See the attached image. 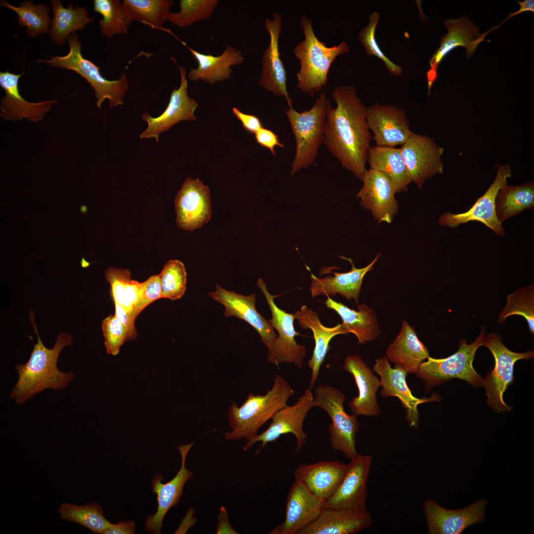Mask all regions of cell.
Returning <instances> with one entry per match:
<instances>
[{"instance_id": "6da1fadb", "label": "cell", "mask_w": 534, "mask_h": 534, "mask_svg": "<svg viewBox=\"0 0 534 534\" xmlns=\"http://www.w3.org/2000/svg\"><path fill=\"white\" fill-rule=\"evenodd\" d=\"M332 96L337 106L328 107L323 143L343 168L362 180L372 138L366 121V107L353 85L337 87Z\"/></svg>"}, {"instance_id": "7a4b0ae2", "label": "cell", "mask_w": 534, "mask_h": 534, "mask_svg": "<svg viewBox=\"0 0 534 534\" xmlns=\"http://www.w3.org/2000/svg\"><path fill=\"white\" fill-rule=\"evenodd\" d=\"M30 317L38 342L27 362L18 363L15 367L18 379L9 396L18 404L24 403L46 389L63 390L74 378L73 372H62L57 367L62 350L73 344L72 335L64 332L59 333L54 347L48 349L40 338L31 311Z\"/></svg>"}, {"instance_id": "3957f363", "label": "cell", "mask_w": 534, "mask_h": 534, "mask_svg": "<svg viewBox=\"0 0 534 534\" xmlns=\"http://www.w3.org/2000/svg\"><path fill=\"white\" fill-rule=\"evenodd\" d=\"M295 392L289 382L277 375L273 385L264 395L250 394L244 403L238 406L235 402L230 405L227 417L231 430L224 435L226 440H250L259 429L274 414L287 404Z\"/></svg>"}, {"instance_id": "277c9868", "label": "cell", "mask_w": 534, "mask_h": 534, "mask_svg": "<svg viewBox=\"0 0 534 534\" xmlns=\"http://www.w3.org/2000/svg\"><path fill=\"white\" fill-rule=\"evenodd\" d=\"M300 25L305 38L293 50L300 65L296 75L297 87L313 97L327 85V76L333 61L337 56L349 52L350 48L344 41L337 45L327 46L315 36L312 21L305 15L301 17Z\"/></svg>"}, {"instance_id": "5b68a950", "label": "cell", "mask_w": 534, "mask_h": 534, "mask_svg": "<svg viewBox=\"0 0 534 534\" xmlns=\"http://www.w3.org/2000/svg\"><path fill=\"white\" fill-rule=\"evenodd\" d=\"M68 53L64 56H50V59H39L37 63L72 71L85 79L94 90L96 105L99 108L107 99L110 107L122 105L124 97L129 89V85L125 72L119 79L109 80L103 77L100 68L91 61L84 57L82 53V43L78 34L74 32L69 37Z\"/></svg>"}, {"instance_id": "8992f818", "label": "cell", "mask_w": 534, "mask_h": 534, "mask_svg": "<svg viewBox=\"0 0 534 534\" xmlns=\"http://www.w3.org/2000/svg\"><path fill=\"white\" fill-rule=\"evenodd\" d=\"M330 104L326 95L321 93L309 110L299 112L293 107L285 110L296 141L291 175L302 169H307L316 158L318 149L323 142L324 126Z\"/></svg>"}, {"instance_id": "52a82bcc", "label": "cell", "mask_w": 534, "mask_h": 534, "mask_svg": "<svg viewBox=\"0 0 534 534\" xmlns=\"http://www.w3.org/2000/svg\"><path fill=\"white\" fill-rule=\"evenodd\" d=\"M485 338V328H482L473 342L468 344L465 340L460 341L458 350L453 355L444 358L429 356L421 363L416 374L424 382L426 392L453 378L465 380L475 387L482 386L483 379L474 368L473 362Z\"/></svg>"}, {"instance_id": "ba28073f", "label": "cell", "mask_w": 534, "mask_h": 534, "mask_svg": "<svg viewBox=\"0 0 534 534\" xmlns=\"http://www.w3.org/2000/svg\"><path fill=\"white\" fill-rule=\"evenodd\" d=\"M345 395L331 385H320L314 390V406L325 411L331 420L328 431L332 448L351 460L358 454L356 437L359 425L356 416L345 411Z\"/></svg>"}, {"instance_id": "9c48e42d", "label": "cell", "mask_w": 534, "mask_h": 534, "mask_svg": "<svg viewBox=\"0 0 534 534\" xmlns=\"http://www.w3.org/2000/svg\"><path fill=\"white\" fill-rule=\"evenodd\" d=\"M502 337L498 334L489 333L485 338L484 345L492 354L495 365L485 379L483 386L488 398V404L495 411L506 412L511 409L503 400V394L513 382L514 366L521 359L534 357L533 351L516 353L510 351L502 342Z\"/></svg>"}, {"instance_id": "30bf717a", "label": "cell", "mask_w": 534, "mask_h": 534, "mask_svg": "<svg viewBox=\"0 0 534 534\" xmlns=\"http://www.w3.org/2000/svg\"><path fill=\"white\" fill-rule=\"evenodd\" d=\"M257 285L264 294L271 312L269 319L272 327L278 332V336L271 347L267 349L269 362L278 366L282 363H293L298 368L302 367L306 356V347L298 344L295 336L299 333L295 330L293 313H289L279 308L272 295L267 290L266 283L260 278Z\"/></svg>"}, {"instance_id": "8fae6325", "label": "cell", "mask_w": 534, "mask_h": 534, "mask_svg": "<svg viewBox=\"0 0 534 534\" xmlns=\"http://www.w3.org/2000/svg\"><path fill=\"white\" fill-rule=\"evenodd\" d=\"M314 407L312 389L309 388L300 397L293 405H286L278 410L272 417L268 427L260 434L248 440L243 447L246 451L257 442L262 444L257 453L268 443L274 442L281 435L288 433L295 437L297 445L295 452L299 451L306 443L307 435L303 430V423L309 410Z\"/></svg>"}, {"instance_id": "7c38bea8", "label": "cell", "mask_w": 534, "mask_h": 534, "mask_svg": "<svg viewBox=\"0 0 534 534\" xmlns=\"http://www.w3.org/2000/svg\"><path fill=\"white\" fill-rule=\"evenodd\" d=\"M171 59L178 68L180 83L179 87L172 91L169 103L164 111L159 116L152 117L148 112L142 115V120L147 123V127L140 134V139L154 138L159 141L160 135L170 130L180 121L196 119L194 113L198 105L188 95L186 70L180 66L174 57Z\"/></svg>"}, {"instance_id": "4fadbf2b", "label": "cell", "mask_w": 534, "mask_h": 534, "mask_svg": "<svg viewBox=\"0 0 534 534\" xmlns=\"http://www.w3.org/2000/svg\"><path fill=\"white\" fill-rule=\"evenodd\" d=\"M496 176L486 192L466 212L459 214L445 213L442 214L439 222L442 226L454 228L470 222H479L491 229L496 234L503 236L505 231L502 223L497 219L495 212V199L499 190L507 184V179L511 177V170L509 165L497 164Z\"/></svg>"}, {"instance_id": "5bb4252c", "label": "cell", "mask_w": 534, "mask_h": 534, "mask_svg": "<svg viewBox=\"0 0 534 534\" xmlns=\"http://www.w3.org/2000/svg\"><path fill=\"white\" fill-rule=\"evenodd\" d=\"M400 149L410 180L419 188L427 179L443 174L444 149L429 137L412 133Z\"/></svg>"}, {"instance_id": "9a60e30c", "label": "cell", "mask_w": 534, "mask_h": 534, "mask_svg": "<svg viewBox=\"0 0 534 534\" xmlns=\"http://www.w3.org/2000/svg\"><path fill=\"white\" fill-rule=\"evenodd\" d=\"M443 23L448 33L441 38L440 47L429 59L430 69L427 73L428 93L437 79L438 65L448 53L457 47L463 46L466 49V57H471L478 45L485 41L486 36L498 27H495L486 33L480 34L478 27L465 15L457 19H447Z\"/></svg>"}, {"instance_id": "2e32d148", "label": "cell", "mask_w": 534, "mask_h": 534, "mask_svg": "<svg viewBox=\"0 0 534 534\" xmlns=\"http://www.w3.org/2000/svg\"><path fill=\"white\" fill-rule=\"evenodd\" d=\"M372 460L371 455L359 454L351 459L338 488L325 501L324 508L366 509L367 483Z\"/></svg>"}, {"instance_id": "e0dca14e", "label": "cell", "mask_w": 534, "mask_h": 534, "mask_svg": "<svg viewBox=\"0 0 534 534\" xmlns=\"http://www.w3.org/2000/svg\"><path fill=\"white\" fill-rule=\"evenodd\" d=\"M486 500H479L467 507L450 510L440 506L433 499L423 506L429 534H460L470 525L485 520Z\"/></svg>"}, {"instance_id": "ac0fdd59", "label": "cell", "mask_w": 534, "mask_h": 534, "mask_svg": "<svg viewBox=\"0 0 534 534\" xmlns=\"http://www.w3.org/2000/svg\"><path fill=\"white\" fill-rule=\"evenodd\" d=\"M325 501L296 480L289 490L284 522L270 534H298L313 522L324 508Z\"/></svg>"}, {"instance_id": "d6986e66", "label": "cell", "mask_w": 534, "mask_h": 534, "mask_svg": "<svg viewBox=\"0 0 534 534\" xmlns=\"http://www.w3.org/2000/svg\"><path fill=\"white\" fill-rule=\"evenodd\" d=\"M178 226L192 231L210 219L211 195L207 186L199 178H187L177 193L175 202Z\"/></svg>"}, {"instance_id": "ffe728a7", "label": "cell", "mask_w": 534, "mask_h": 534, "mask_svg": "<svg viewBox=\"0 0 534 534\" xmlns=\"http://www.w3.org/2000/svg\"><path fill=\"white\" fill-rule=\"evenodd\" d=\"M366 121L376 146L403 145L413 133L404 110L395 105L376 103L366 107Z\"/></svg>"}, {"instance_id": "44dd1931", "label": "cell", "mask_w": 534, "mask_h": 534, "mask_svg": "<svg viewBox=\"0 0 534 534\" xmlns=\"http://www.w3.org/2000/svg\"><path fill=\"white\" fill-rule=\"evenodd\" d=\"M363 186L356 194L360 205L370 210L378 223H391L399 209L395 189L387 176L379 171L366 170L362 180Z\"/></svg>"}, {"instance_id": "7402d4cb", "label": "cell", "mask_w": 534, "mask_h": 534, "mask_svg": "<svg viewBox=\"0 0 534 534\" xmlns=\"http://www.w3.org/2000/svg\"><path fill=\"white\" fill-rule=\"evenodd\" d=\"M179 445L178 448L181 457V467L175 477L167 483L163 484V476L159 474L152 481V490L157 495V510L155 513L147 517L145 531L155 534L161 533L163 519L170 508L177 505L183 494L185 483L192 478V472L185 467L187 455L194 444Z\"/></svg>"}, {"instance_id": "603a6c76", "label": "cell", "mask_w": 534, "mask_h": 534, "mask_svg": "<svg viewBox=\"0 0 534 534\" xmlns=\"http://www.w3.org/2000/svg\"><path fill=\"white\" fill-rule=\"evenodd\" d=\"M208 295L224 307L225 317H236L245 321L255 329L267 349L271 347L277 335L269 320L257 311L255 293L243 295L227 290L217 283L216 290L209 292Z\"/></svg>"}, {"instance_id": "cb8c5ba5", "label": "cell", "mask_w": 534, "mask_h": 534, "mask_svg": "<svg viewBox=\"0 0 534 534\" xmlns=\"http://www.w3.org/2000/svg\"><path fill=\"white\" fill-rule=\"evenodd\" d=\"M282 22L281 16L278 13H273L272 19L265 20V27L269 35L270 41L263 53L259 84L274 95L284 97L289 107H291L292 100L287 89L286 72L279 50Z\"/></svg>"}, {"instance_id": "d4e9b609", "label": "cell", "mask_w": 534, "mask_h": 534, "mask_svg": "<svg viewBox=\"0 0 534 534\" xmlns=\"http://www.w3.org/2000/svg\"><path fill=\"white\" fill-rule=\"evenodd\" d=\"M373 370L380 377L382 396L396 397L399 399L406 410V418L410 428H416L418 426L417 407L419 404L440 399L437 394H434L429 398L420 399L414 397L406 382L407 373L398 367L392 368L386 356L375 360Z\"/></svg>"}, {"instance_id": "484cf974", "label": "cell", "mask_w": 534, "mask_h": 534, "mask_svg": "<svg viewBox=\"0 0 534 534\" xmlns=\"http://www.w3.org/2000/svg\"><path fill=\"white\" fill-rule=\"evenodd\" d=\"M23 72L15 74L6 70L0 72V86L4 90L5 95L1 98L0 116L5 120L16 121L26 118L37 122L44 118L58 100H47L38 102H31L25 100L21 95L19 80Z\"/></svg>"}, {"instance_id": "4316f807", "label": "cell", "mask_w": 534, "mask_h": 534, "mask_svg": "<svg viewBox=\"0 0 534 534\" xmlns=\"http://www.w3.org/2000/svg\"><path fill=\"white\" fill-rule=\"evenodd\" d=\"M373 521L366 509L324 508L319 516L298 534H354L370 527Z\"/></svg>"}, {"instance_id": "83f0119b", "label": "cell", "mask_w": 534, "mask_h": 534, "mask_svg": "<svg viewBox=\"0 0 534 534\" xmlns=\"http://www.w3.org/2000/svg\"><path fill=\"white\" fill-rule=\"evenodd\" d=\"M343 367L353 375L358 390V396L348 402L353 414L356 416L380 414L376 399V393L380 387V380L372 370L361 357L356 355L347 356Z\"/></svg>"}, {"instance_id": "f1b7e54d", "label": "cell", "mask_w": 534, "mask_h": 534, "mask_svg": "<svg viewBox=\"0 0 534 534\" xmlns=\"http://www.w3.org/2000/svg\"><path fill=\"white\" fill-rule=\"evenodd\" d=\"M348 468V464L338 460L302 464L295 470L296 480L312 492L325 501L335 492Z\"/></svg>"}, {"instance_id": "f546056e", "label": "cell", "mask_w": 534, "mask_h": 534, "mask_svg": "<svg viewBox=\"0 0 534 534\" xmlns=\"http://www.w3.org/2000/svg\"><path fill=\"white\" fill-rule=\"evenodd\" d=\"M380 256L378 254L369 265L362 268L356 267L351 259L343 257L351 263L352 268L347 272H334V276L318 277L311 273L310 290L312 297L339 294L348 301L354 299L358 305L363 279L367 272L372 270Z\"/></svg>"}, {"instance_id": "4dcf8cb0", "label": "cell", "mask_w": 534, "mask_h": 534, "mask_svg": "<svg viewBox=\"0 0 534 534\" xmlns=\"http://www.w3.org/2000/svg\"><path fill=\"white\" fill-rule=\"evenodd\" d=\"M180 42L187 47L198 62V67L191 69L187 77L194 82L200 80L214 85L229 79L233 73L231 67L241 65L244 60L241 51L231 46L227 45L221 55L214 56L199 52Z\"/></svg>"}, {"instance_id": "1f68e13d", "label": "cell", "mask_w": 534, "mask_h": 534, "mask_svg": "<svg viewBox=\"0 0 534 534\" xmlns=\"http://www.w3.org/2000/svg\"><path fill=\"white\" fill-rule=\"evenodd\" d=\"M293 314L302 328L312 331L314 339L312 356L307 362L312 370L310 387L312 389L317 381L321 364L329 349L330 341L336 335L345 333L341 323L332 327L324 326L319 320L317 312L305 305Z\"/></svg>"}, {"instance_id": "d6a6232c", "label": "cell", "mask_w": 534, "mask_h": 534, "mask_svg": "<svg viewBox=\"0 0 534 534\" xmlns=\"http://www.w3.org/2000/svg\"><path fill=\"white\" fill-rule=\"evenodd\" d=\"M386 355L388 360L407 374L416 373L421 363L430 356L427 348L419 340L414 328L405 320L402 321L394 342L389 345Z\"/></svg>"}, {"instance_id": "836d02e7", "label": "cell", "mask_w": 534, "mask_h": 534, "mask_svg": "<svg viewBox=\"0 0 534 534\" xmlns=\"http://www.w3.org/2000/svg\"><path fill=\"white\" fill-rule=\"evenodd\" d=\"M325 304L327 308L335 311L342 320L345 334L353 333L359 344H364L376 339L381 333L374 309L365 304L357 305L358 310H352L328 296Z\"/></svg>"}, {"instance_id": "e575fe53", "label": "cell", "mask_w": 534, "mask_h": 534, "mask_svg": "<svg viewBox=\"0 0 534 534\" xmlns=\"http://www.w3.org/2000/svg\"><path fill=\"white\" fill-rule=\"evenodd\" d=\"M53 17L50 26L49 36L55 44L64 45L70 35L77 31H83L94 20L84 7L73 6L70 2L66 7L60 0L50 1Z\"/></svg>"}, {"instance_id": "d590c367", "label": "cell", "mask_w": 534, "mask_h": 534, "mask_svg": "<svg viewBox=\"0 0 534 534\" xmlns=\"http://www.w3.org/2000/svg\"><path fill=\"white\" fill-rule=\"evenodd\" d=\"M367 161L370 169L387 176L396 193L408 191L411 181L400 148L376 145L371 147Z\"/></svg>"}, {"instance_id": "8d00e7d4", "label": "cell", "mask_w": 534, "mask_h": 534, "mask_svg": "<svg viewBox=\"0 0 534 534\" xmlns=\"http://www.w3.org/2000/svg\"><path fill=\"white\" fill-rule=\"evenodd\" d=\"M174 3L173 0H124L122 6L125 14L132 22L135 21L173 35L164 25Z\"/></svg>"}, {"instance_id": "74e56055", "label": "cell", "mask_w": 534, "mask_h": 534, "mask_svg": "<svg viewBox=\"0 0 534 534\" xmlns=\"http://www.w3.org/2000/svg\"><path fill=\"white\" fill-rule=\"evenodd\" d=\"M534 208V184L527 182L521 185L503 186L497 192L495 199V212L502 223L525 210Z\"/></svg>"}, {"instance_id": "f35d334b", "label": "cell", "mask_w": 534, "mask_h": 534, "mask_svg": "<svg viewBox=\"0 0 534 534\" xmlns=\"http://www.w3.org/2000/svg\"><path fill=\"white\" fill-rule=\"evenodd\" d=\"M0 5L14 11L17 15V23L21 28L26 27V34L30 38H35L43 34H49L52 21L49 13L50 8L42 3L29 0L22 1L18 6L1 0Z\"/></svg>"}, {"instance_id": "ab89813d", "label": "cell", "mask_w": 534, "mask_h": 534, "mask_svg": "<svg viewBox=\"0 0 534 534\" xmlns=\"http://www.w3.org/2000/svg\"><path fill=\"white\" fill-rule=\"evenodd\" d=\"M105 278L110 285L114 304L134 314L142 282L131 280V273L128 269L113 267L105 270Z\"/></svg>"}, {"instance_id": "60d3db41", "label": "cell", "mask_w": 534, "mask_h": 534, "mask_svg": "<svg viewBox=\"0 0 534 534\" xmlns=\"http://www.w3.org/2000/svg\"><path fill=\"white\" fill-rule=\"evenodd\" d=\"M60 518L77 523L95 534H103L112 524L105 517L100 506L91 503L76 505L63 503L59 508Z\"/></svg>"}, {"instance_id": "b9f144b4", "label": "cell", "mask_w": 534, "mask_h": 534, "mask_svg": "<svg viewBox=\"0 0 534 534\" xmlns=\"http://www.w3.org/2000/svg\"><path fill=\"white\" fill-rule=\"evenodd\" d=\"M94 12L102 15L99 20L100 32L111 38L116 34H126L132 21L125 14L122 2L119 0H93Z\"/></svg>"}, {"instance_id": "7bdbcfd3", "label": "cell", "mask_w": 534, "mask_h": 534, "mask_svg": "<svg viewBox=\"0 0 534 534\" xmlns=\"http://www.w3.org/2000/svg\"><path fill=\"white\" fill-rule=\"evenodd\" d=\"M219 2V0H180V10L170 12L167 21L178 27L186 28L196 22L210 19Z\"/></svg>"}, {"instance_id": "ee69618b", "label": "cell", "mask_w": 534, "mask_h": 534, "mask_svg": "<svg viewBox=\"0 0 534 534\" xmlns=\"http://www.w3.org/2000/svg\"><path fill=\"white\" fill-rule=\"evenodd\" d=\"M514 315L524 317L530 332L534 334V286L533 284L520 288L508 295L506 305L498 316V322L502 324L507 317Z\"/></svg>"}, {"instance_id": "f6af8a7d", "label": "cell", "mask_w": 534, "mask_h": 534, "mask_svg": "<svg viewBox=\"0 0 534 534\" xmlns=\"http://www.w3.org/2000/svg\"><path fill=\"white\" fill-rule=\"evenodd\" d=\"M159 274L162 298L175 301L183 297L186 290L187 274L181 261H168Z\"/></svg>"}, {"instance_id": "bcb514c9", "label": "cell", "mask_w": 534, "mask_h": 534, "mask_svg": "<svg viewBox=\"0 0 534 534\" xmlns=\"http://www.w3.org/2000/svg\"><path fill=\"white\" fill-rule=\"evenodd\" d=\"M379 19L380 14L377 11L370 14L368 24L361 30L359 34V40L367 55L376 56L384 63L391 74L400 76L402 74V68L387 58L379 47L376 40L375 31Z\"/></svg>"}, {"instance_id": "7dc6e473", "label": "cell", "mask_w": 534, "mask_h": 534, "mask_svg": "<svg viewBox=\"0 0 534 534\" xmlns=\"http://www.w3.org/2000/svg\"><path fill=\"white\" fill-rule=\"evenodd\" d=\"M104 346L107 354L117 355L121 347L129 341L128 333L115 315H109L101 322Z\"/></svg>"}, {"instance_id": "c3c4849f", "label": "cell", "mask_w": 534, "mask_h": 534, "mask_svg": "<svg viewBox=\"0 0 534 534\" xmlns=\"http://www.w3.org/2000/svg\"><path fill=\"white\" fill-rule=\"evenodd\" d=\"M162 298V288L159 274L150 276L142 282L138 298L134 311L136 319L138 315L147 306L155 301Z\"/></svg>"}, {"instance_id": "681fc988", "label": "cell", "mask_w": 534, "mask_h": 534, "mask_svg": "<svg viewBox=\"0 0 534 534\" xmlns=\"http://www.w3.org/2000/svg\"><path fill=\"white\" fill-rule=\"evenodd\" d=\"M255 137L258 144L269 149L274 156H276L275 146L284 147V145L280 142L277 135L271 130L264 127L255 134Z\"/></svg>"}, {"instance_id": "f907efd6", "label": "cell", "mask_w": 534, "mask_h": 534, "mask_svg": "<svg viewBox=\"0 0 534 534\" xmlns=\"http://www.w3.org/2000/svg\"><path fill=\"white\" fill-rule=\"evenodd\" d=\"M115 307V315L124 326L129 337V340H133L136 338L137 333L134 326L135 318L133 313L125 310L117 304H114Z\"/></svg>"}, {"instance_id": "816d5d0a", "label": "cell", "mask_w": 534, "mask_h": 534, "mask_svg": "<svg viewBox=\"0 0 534 534\" xmlns=\"http://www.w3.org/2000/svg\"><path fill=\"white\" fill-rule=\"evenodd\" d=\"M232 112L241 122L244 129L251 134H255L263 127L261 120L257 116L244 113L236 107L232 108Z\"/></svg>"}, {"instance_id": "f5cc1de1", "label": "cell", "mask_w": 534, "mask_h": 534, "mask_svg": "<svg viewBox=\"0 0 534 534\" xmlns=\"http://www.w3.org/2000/svg\"><path fill=\"white\" fill-rule=\"evenodd\" d=\"M135 524L133 521H121L112 524L103 534H134L135 533Z\"/></svg>"}, {"instance_id": "db71d44e", "label": "cell", "mask_w": 534, "mask_h": 534, "mask_svg": "<svg viewBox=\"0 0 534 534\" xmlns=\"http://www.w3.org/2000/svg\"><path fill=\"white\" fill-rule=\"evenodd\" d=\"M520 5V8L516 12L512 13H510L508 16L500 23L502 24L504 21L508 19L509 18L514 16L517 15L521 13L526 11L534 12V0H525L523 1H517Z\"/></svg>"}]
</instances>
